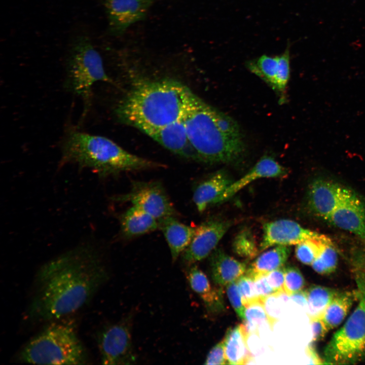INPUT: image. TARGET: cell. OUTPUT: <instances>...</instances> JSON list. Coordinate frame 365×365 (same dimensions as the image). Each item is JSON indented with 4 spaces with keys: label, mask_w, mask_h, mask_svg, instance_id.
I'll use <instances>...</instances> for the list:
<instances>
[{
    "label": "cell",
    "mask_w": 365,
    "mask_h": 365,
    "mask_svg": "<svg viewBox=\"0 0 365 365\" xmlns=\"http://www.w3.org/2000/svg\"><path fill=\"white\" fill-rule=\"evenodd\" d=\"M108 277L93 247L82 245L66 251L37 272L28 316L46 321L72 313L91 300Z\"/></svg>",
    "instance_id": "cell-1"
},
{
    "label": "cell",
    "mask_w": 365,
    "mask_h": 365,
    "mask_svg": "<svg viewBox=\"0 0 365 365\" xmlns=\"http://www.w3.org/2000/svg\"><path fill=\"white\" fill-rule=\"evenodd\" d=\"M183 120L199 162L228 164L242 158L246 145L237 122L194 93Z\"/></svg>",
    "instance_id": "cell-2"
},
{
    "label": "cell",
    "mask_w": 365,
    "mask_h": 365,
    "mask_svg": "<svg viewBox=\"0 0 365 365\" xmlns=\"http://www.w3.org/2000/svg\"><path fill=\"white\" fill-rule=\"evenodd\" d=\"M193 93L179 82L147 81L136 85L121 102L119 118L142 131L182 118Z\"/></svg>",
    "instance_id": "cell-3"
},
{
    "label": "cell",
    "mask_w": 365,
    "mask_h": 365,
    "mask_svg": "<svg viewBox=\"0 0 365 365\" xmlns=\"http://www.w3.org/2000/svg\"><path fill=\"white\" fill-rule=\"evenodd\" d=\"M61 160L92 170L101 178L130 171L165 167L131 154L112 140L99 135L69 128L61 142Z\"/></svg>",
    "instance_id": "cell-4"
},
{
    "label": "cell",
    "mask_w": 365,
    "mask_h": 365,
    "mask_svg": "<svg viewBox=\"0 0 365 365\" xmlns=\"http://www.w3.org/2000/svg\"><path fill=\"white\" fill-rule=\"evenodd\" d=\"M20 361L40 364H84L87 352L73 326L52 322L32 338L23 348Z\"/></svg>",
    "instance_id": "cell-5"
},
{
    "label": "cell",
    "mask_w": 365,
    "mask_h": 365,
    "mask_svg": "<svg viewBox=\"0 0 365 365\" xmlns=\"http://www.w3.org/2000/svg\"><path fill=\"white\" fill-rule=\"evenodd\" d=\"M100 81L112 82L105 71L101 56L88 37L78 36L73 41L66 61L64 86L82 98L85 112L90 104L92 86Z\"/></svg>",
    "instance_id": "cell-6"
},
{
    "label": "cell",
    "mask_w": 365,
    "mask_h": 365,
    "mask_svg": "<svg viewBox=\"0 0 365 365\" xmlns=\"http://www.w3.org/2000/svg\"><path fill=\"white\" fill-rule=\"evenodd\" d=\"M357 282L358 304L326 346L325 364L353 363L365 354V273L358 276Z\"/></svg>",
    "instance_id": "cell-7"
},
{
    "label": "cell",
    "mask_w": 365,
    "mask_h": 365,
    "mask_svg": "<svg viewBox=\"0 0 365 365\" xmlns=\"http://www.w3.org/2000/svg\"><path fill=\"white\" fill-rule=\"evenodd\" d=\"M112 199L119 202H130L158 221L176 214L165 188L159 181L134 180L128 192L116 195Z\"/></svg>",
    "instance_id": "cell-8"
},
{
    "label": "cell",
    "mask_w": 365,
    "mask_h": 365,
    "mask_svg": "<svg viewBox=\"0 0 365 365\" xmlns=\"http://www.w3.org/2000/svg\"><path fill=\"white\" fill-rule=\"evenodd\" d=\"M130 318L106 326L98 337V344L103 364L134 363Z\"/></svg>",
    "instance_id": "cell-9"
},
{
    "label": "cell",
    "mask_w": 365,
    "mask_h": 365,
    "mask_svg": "<svg viewBox=\"0 0 365 365\" xmlns=\"http://www.w3.org/2000/svg\"><path fill=\"white\" fill-rule=\"evenodd\" d=\"M247 67L275 91L280 104L286 101V90L290 77L289 52L272 57L263 55L247 63Z\"/></svg>",
    "instance_id": "cell-10"
},
{
    "label": "cell",
    "mask_w": 365,
    "mask_h": 365,
    "mask_svg": "<svg viewBox=\"0 0 365 365\" xmlns=\"http://www.w3.org/2000/svg\"><path fill=\"white\" fill-rule=\"evenodd\" d=\"M230 226L228 221L215 218L209 219L199 225L184 251L183 261L192 264L210 254Z\"/></svg>",
    "instance_id": "cell-11"
},
{
    "label": "cell",
    "mask_w": 365,
    "mask_h": 365,
    "mask_svg": "<svg viewBox=\"0 0 365 365\" xmlns=\"http://www.w3.org/2000/svg\"><path fill=\"white\" fill-rule=\"evenodd\" d=\"M263 229L260 251L277 245H297L308 239L325 236L305 229L298 223L288 219H280L266 223L264 224Z\"/></svg>",
    "instance_id": "cell-12"
},
{
    "label": "cell",
    "mask_w": 365,
    "mask_h": 365,
    "mask_svg": "<svg viewBox=\"0 0 365 365\" xmlns=\"http://www.w3.org/2000/svg\"><path fill=\"white\" fill-rule=\"evenodd\" d=\"M111 33L119 35L142 20L152 0H103Z\"/></svg>",
    "instance_id": "cell-13"
},
{
    "label": "cell",
    "mask_w": 365,
    "mask_h": 365,
    "mask_svg": "<svg viewBox=\"0 0 365 365\" xmlns=\"http://www.w3.org/2000/svg\"><path fill=\"white\" fill-rule=\"evenodd\" d=\"M327 220L336 227L365 239V203L351 191Z\"/></svg>",
    "instance_id": "cell-14"
},
{
    "label": "cell",
    "mask_w": 365,
    "mask_h": 365,
    "mask_svg": "<svg viewBox=\"0 0 365 365\" xmlns=\"http://www.w3.org/2000/svg\"><path fill=\"white\" fill-rule=\"evenodd\" d=\"M348 191L332 181L320 178L315 179L309 187L308 207L316 215L327 219Z\"/></svg>",
    "instance_id": "cell-15"
},
{
    "label": "cell",
    "mask_w": 365,
    "mask_h": 365,
    "mask_svg": "<svg viewBox=\"0 0 365 365\" xmlns=\"http://www.w3.org/2000/svg\"><path fill=\"white\" fill-rule=\"evenodd\" d=\"M172 153L184 158L199 162L189 139L183 117L167 125L142 131Z\"/></svg>",
    "instance_id": "cell-16"
},
{
    "label": "cell",
    "mask_w": 365,
    "mask_h": 365,
    "mask_svg": "<svg viewBox=\"0 0 365 365\" xmlns=\"http://www.w3.org/2000/svg\"><path fill=\"white\" fill-rule=\"evenodd\" d=\"M287 170L273 158L262 157L252 168L239 179L233 181L217 200V204L224 202L252 181L262 178L283 177Z\"/></svg>",
    "instance_id": "cell-17"
},
{
    "label": "cell",
    "mask_w": 365,
    "mask_h": 365,
    "mask_svg": "<svg viewBox=\"0 0 365 365\" xmlns=\"http://www.w3.org/2000/svg\"><path fill=\"white\" fill-rule=\"evenodd\" d=\"M233 182L224 170H218L199 182L193 191V201L199 212H202L217 204L221 196Z\"/></svg>",
    "instance_id": "cell-18"
},
{
    "label": "cell",
    "mask_w": 365,
    "mask_h": 365,
    "mask_svg": "<svg viewBox=\"0 0 365 365\" xmlns=\"http://www.w3.org/2000/svg\"><path fill=\"white\" fill-rule=\"evenodd\" d=\"M159 228L167 242L173 262L190 244L196 228L185 225L175 216H169L158 220Z\"/></svg>",
    "instance_id": "cell-19"
},
{
    "label": "cell",
    "mask_w": 365,
    "mask_h": 365,
    "mask_svg": "<svg viewBox=\"0 0 365 365\" xmlns=\"http://www.w3.org/2000/svg\"><path fill=\"white\" fill-rule=\"evenodd\" d=\"M209 261L212 279L220 286H227L236 281L246 270L245 263L227 254L220 249H214L212 252Z\"/></svg>",
    "instance_id": "cell-20"
},
{
    "label": "cell",
    "mask_w": 365,
    "mask_h": 365,
    "mask_svg": "<svg viewBox=\"0 0 365 365\" xmlns=\"http://www.w3.org/2000/svg\"><path fill=\"white\" fill-rule=\"evenodd\" d=\"M120 222L122 235L126 238L138 237L159 228L157 219L133 205L121 215Z\"/></svg>",
    "instance_id": "cell-21"
},
{
    "label": "cell",
    "mask_w": 365,
    "mask_h": 365,
    "mask_svg": "<svg viewBox=\"0 0 365 365\" xmlns=\"http://www.w3.org/2000/svg\"><path fill=\"white\" fill-rule=\"evenodd\" d=\"M188 279L192 289L201 298L209 310L216 311L223 308L221 288H212L207 277L197 266L193 265L189 269Z\"/></svg>",
    "instance_id": "cell-22"
},
{
    "label": "cell",
    "mask_w": 365,
    "mask_h": 365,
    "mask_svg": "<svg viewBox=\"0 0 365 365\" xmlns=\"http://www.w3.org/2000/svg\"><path fill=\"white\" fill-rule=\"evenodd\" d=\"M355 296L353 293L349 291L337 292L325 308L317 315L328 331L343 322L355 300Z\"/></svg>",
    "instance_id": "cell-23"
},
{
    "label": "cell",
    "mask_w": 365,
    "mask_h": 365,
    "mask_svg": "<svg viewBox=\"0 0 365 365\" xmlns=\"http://www.w3.org/2000/svg\"><path fill=\"white\" fill-rule=\"evenodd\" d=\"M246 338L241 324L228 330L223 341L227 364L247 363L250 355Z\"/></svg>",
    "instance_id": "cell-24"
},
{
    "label": "cell",
    "mask_w": 365,
    "mask_h": 365,
    "mask_svg": "<svg viewBox=\"0 0 365 365\" xmlns=\"http://www.w3.org/2000/svg\"><path fill=\"white\" fill-rule=\"evenodd\" d=\"M290 252L288 246L277 245L260 254L251 264L247 273L254 277L281 268L286 262Z\"/></svg>",
    "instance_id": "cell-25"
},
{
    "label": "cell",
    "mask_w": 365,
    "mask_h": 365,
    "mask_svg": "<svg viewBox=\"0 0 365 365\" xmlns=\"http://www.w3.org/2000/svg\"><path fill=\"white\" fill-rule=\"evenodd\" d=\"M308 311L310 318L319 315L337 291L321 285H312L306 290Z\"/></svg>",
    "instance_id": "cell-26"
},
{
    "label": "cell",
    "mask_w": 365,
    "mask_h": 365,
    "mask_svg": "<svg viewBox=\"0 0 365 365\" xmlns=\"http://www.w3.org/2000/svg\"><path fill=\"white\" fill-rule=\"evenodd\" d=\"M266 321L267 315L262 300H257L245 305V319L241 324L242 330L247 336L257 333L259 327Z\"/></svg>",
    "instance_id": "cell-27"
},
{
    "label": "cell",
    "mask_w": 365,
    "mask_h": 365,
    "mask_svg": "<svg viewBox=\"0 0 365 365\" xmlns=\"http://www.w3.org/2000/svg\"><path fill=\"white\" fill-rule=\"evenodd\" d=\"M330 242V240L325 236L322 238L305 240L296 245V257L302 263L311 265L319 256L324 244Z\"/></svg>",
    "instance_id": "cell-28"
},
{
    "label": "cell",
    "mask_w": 365,
    "mask_h": 365,
    "mask_svg": "<svg viewBox=\"0 0 365 365\" xmlns=\"http://www.w3.org/2000/svg\"><path fill=\"white\" fill-rule=\"evenodd\" d=\"M289 296L284 290L273 293L262 300L271 326L280 319Z\"/></svg>",
    "instance_id": "cell-29"
},
{
    "label": "cell",
    "mask_w": 365,
    "mask_h": 365,
    "mask_svg": "<svg viewBox=\"0 0 365 365\" xmlns=\"http://www.w3.org/2000/svg\"><path fill=\"white\" fill-rule=\"evenodd\" d=\"M232 246L236 254L247 259L254 258L260 251L253 235L247 229H244L238 233Z\"/></svg>",
    "instance_id": "cell-30"
},
{
    "label": "cell",
    "mask_w": 365,
    "mask_h": 365,
    "mask_svg": "<svg viewBox=\"0 0 365 365\" xmlns=\"http://www.w3.org/2000/svg\"><path fill=\"white\" fill-rule=\"evenodd\" d=\"M337 254L331 242L323 245L319 256L311 264L314 270L321 274L334 271L337 265Z\"/></svg>",
    "instance_id": "cell-31"
},
{
    "label": "cell",
    "mask_w": 365,
    "mask_h": 365,
    "mask_svg": "<svg viewBox=\"0 0 365 365\" xmlns=\"http://www.w3.org/2000/svg\"><path fill=\"white\" fill-rule=\"evenodd\" d=\"M285 279L284 290L289 296L303 289L305 280L301 271L294 266L284 268Z\"/></svg>",
    "instance_id": "cell-32"
},
{
    "label": "cell",
    "mask_w": 365,
    "mask_h": 365,
    "mask_svg": "<svg viewBox=\"0 0 365 365\" xmlns=\"http://www.w3.org/2000/svg\"><path fill=\"white\" fill-rule=\"evenodd\" d=\"M237 282L245 306L252 302L261 300L257 295L253 276L246 273L240 277Z\"/></svg>",
    "instance_id": "cell-33"
},
{
    "label": "cell",
    "mask_w": 365,
    "mask_h": 365,
    "mask_svg": "<svg viewBox=\"0 0 365 365\" xmlns=\"http://www.w3.org/2000/svg\"><path fill=\"white\" fill-rule=\"evenodd\" d=\"M227 294L231 305L238 316L245 319V306L238 288L237 280L227 285Z\"/></svg>",
    "instance_id": "cell-34"
},
{
    "label": "cell",
    "mask_w": 365,
    "mask_h": 365,
    "mask_svg": "<svg viewBox=\"0 0 365 365\" xmlns=\"http://www.w3.org/2000/svg\"><path fill=\"white\" fill-rule=\"evenodd\" d=\"M204 364L211 365L227 364L223 341L218 343L211 348L207 355Z\"/></svg>",
    "instance_id": "cell-35"
},
{
    "label": "cell",
    "mask_w": 365,
    "mask_h": 365,
    "mask_svg": "<svg viewBox=\"0 0 365 365\" xmlns=\"http://www.w3.org/2000/svg\"><path fill=\"white\" fill-rule=\"evenodd\" d=\"M253 278L256 290L260 300L276 293L269 284L266 274H257Z\"/></svg>",
    "instance_id": "cell-36"
},
{
    "label": "cell",
    "mask_w": 365,
    "mask_h": 365,
    "mask_svg": "<svg viewBox=\"0 0 365 365\" xmlns=\"http://www.w3.org/2000/svg\"><path fill=\"white\" fill-rule=\"evenodd\" d=\"M267 281L275 292L284 290L285 272L284 268L274 270L266 274Z\"/></svg>",
    "instance_id": "cell-37"
},
{
    "label": "cell",
    "mask_w": 365,
    "mask_h": 365,
    "mask_svg": "<svg viewBox=\"0 0 365 365\" xmlns=\"http://www.w3.org/2000/svg\"><path fill=\"white\" fill-rule=\"evenodd\" d=\"M313 333V341H317L324 337L329 332L317 316L310 318Z\"/></svg>",
    "instance_id": "cell-38"
},
{
    "label": "cell",
    "mask_w": 365,
    "mask_h": 365,
    "mask_svg": "<svg viewBox=\"0 0 365 365\" xmlns=\"http://www.w3.org/2000/svg\"><path fill=\"white\" fill-rule=\"evenodd\" d=\"M290 298L296 303L302 306H307V298L306 290L303 289L293 293L289 296Z\"/></svg>",
    "instance_id": "cell-39"
},
{
    "label": "cell",
    "mask_w": 365,
    "mask_h": 365,
    "mask_svg": "<svg viewBox=\"0 0 365 365\" xmlns=\"http://www.w3.org/2000/svg\"><path fill=\"white\" fill-rule=\"evenodd\" d=\"M307 353L308 354L310 358V360L311 361V363L313 364H323V362H321V360L320 358L319 357L317 354L316 353V351L314 350V349L312 347L309 346L308 347V348L307 349Z\"/></svg>",
    "instance_id": "cell-40"
}]
</instances>
